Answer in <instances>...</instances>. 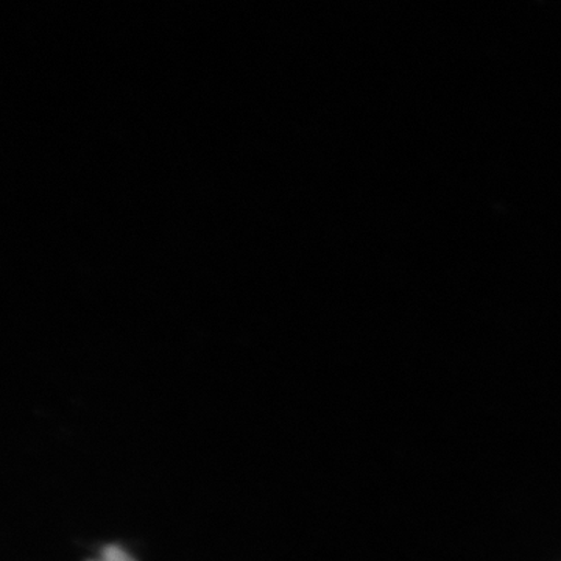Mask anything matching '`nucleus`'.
I'll return each mask as SVG.
<instances>
[{
  "label": "nucleus",
  "instance_id": "obj_1",
  "mask_svg": "<svg viewBox=\"0 0 561 561\" xmlns=\"http://www.w3.org/2000/svg\"><path fill=\"white\" fill-rule=\"evenodd\" d=\"M103 560L105 561H133L130 557L127 556L124 551H121L119 548H108L105 553H103Z\"/></svg>",
  "mask_w": 561,
  "mask_h": 561
},
{
  "label": "nucleus",
  "instance_id": "obj_2",
  "mask_svg": "<svg viewBox=\"0 0 561 561\" xmlns=\"http://www.w3.org/2000/svg\"><path fill=\"white\" fill-rule=\"evenodd\" d=\"M103 561H105V560H103Z\"/></svg>",
  "mask_w": 561,
  "mask_h": 561
}]
</instances>
